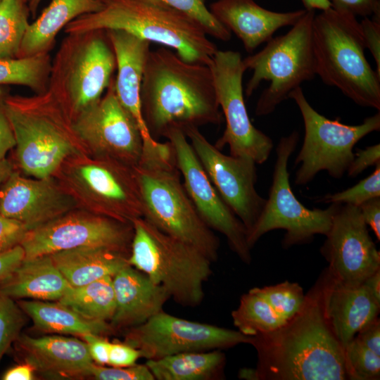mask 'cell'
Wrapping results in <instances>:
<instances>
[{
  "mask_svg": "<svg viewBox=\"0 0 380 380\" xmlns=\"http://www.w3.org/2000/svg\"><path fill=\"white\" fill-rule=\"evenodd\" d=\"M133 226L91 212L71 210L25 234V259L85 246L104 247L129 255Z\"/></svg>",
  "mask_w": 380,
  "mask_h": 380,
  "instance_id": "15",
  "label": "cell"
},
{
  "mask_svg": "<svg viewBox=\"0 0 380 380\" xmlns=\"http://www.w3.org/2000/svg\"><path fill=\"white\" fill-rule=\"evenodd\" d=\"M298 107L304 124V139L295 164V184L305 185L320 171L340 179L354 158L355 145L369 134L379 131L380 113L366 118L361 124L348 125L339 118L330 120L319 114L306 99L300 87L289 95Z\"/></svg>",
  "mask_w": 380,
  "mask_h": 380,
  "instance_id": "10",
  "label": "cell"
},
{
  "mask_svg": "<svg viewBox=\"0 0 380 380\" xmlns=\"http://www.w3.org/2000/svg\"><path fill=\"white\" fill-rule=\"evenodd\" d=\"M34 369L27 362L14 366L3 374V380H32L34 378Z\"/></svg>",
  "mask_w": 380,
  "mask_h": 380,
  "instance_id": "51",
  "label": "cell"
},
{
  "mask_svg": "<svg viewBox=\"0 0 380 380\" xmlns=\"http://www.w3.org/2000/svg\"><path fill=\"white\" fill-rule=\"evenodd\" d=\"M331 7L355 16L371 17L380 12L379 0H329Z\"/></svg>",
  "mask_w": 380,
  "mask_h": 380,
  "instance_id": "46",
  "label": "cell"
},
{
  "mask_svg": "<svg viewBox=\"0 0 380 380\" xmlns=\"http://www.w3.org/2000/svg\"><path fill=\"white\" fill-rule=\"evenodd\" d=\"M1 1V0H0Z\"/></svg>",
  "mask_w": 380,
  "mask_h": 380,
  "instance_id": "58",
  "label": "cell"
},
{
  "mask_svg": "<svg viewBox=\"0 0 380 380\" xmlns=\"http://www.w3.org/2000/svg\"><path fill=\"white\" fill-rule=\"evenodd\" d=\"M17 303L32 319L34 327L43 331L80 337L85 334L103 336L115 331L107 322L87 319L57 301L21 299Z\"/></svg>",
  "mask_w": 380,
  "mask_h": 380,
  "instance_id": "29",
  "label": "cell"
},
{
  "mask_svg": "<svg viewBox=\"0 0 380 380\" xmlns=\"http://www.w3.org/2000/svg\"><path fill=\"white\" fill-rule=\"evenodd\" d=\"M68 177L73 197L89 212L130 223L144 217V205L134 167L83 152L74 155Z\"/></svg>",
  "mask_w": 380,
  "mask_h": 380,
  "instance_id": "12",
  "label": "cell"
},
{
  "mask_svg": "<svg viewBox=\"0 0 380 380\" xmlns=\"http://www.w3.org/2000/svg\"><path fill=\"white\" fill-rule=\"evenodd\" d=\"M113 284L115 310L110 324L115 331L146 322L163 310L170 298L163 286L129 264L113 277Z\"/></svg>",
  "mask_w": 380,
  "mask_h": 380,
  "instance_id": "25",
  "label": "cell"
},
{
  "mask_svg": "<svg viewBox=\"0 0 380 380\" xmlns=\"http://www.w3.org/2000/svg\"><path fill=\"white\" fill-rule=\"evenodd\" d=\"M299 137L295 130L281 137L278 143L268 198L256 222L247 233L250 249L265 234L274 229L286 231L282 246L288 248L310 243L316 234L326 236L331 227L338 203H331L326 209H310L297 199L291 189L288 162L297 146Z\"/></svg>",
  "mask_w": 380,
  "mask_h": 380,
  "instance_id": "11",
  "label": "cell"
},
{
  "mask_svg": "<svg viewBox=\"0 0 380 380\" xmlns=\"http://www.w3.org/2000/svg\"><path fill=\"white\" fill-rule=\"evenodd\" d=\"M239 378L247 380H258L255 368H243L239 372Z\"/></svg>",
  "mask_w": 380,
  "mask_h": 380,
  "instance_id": "55",
  "label": "cell"
},
{
  "mask_svg": "<svg viewBox=\"0 0 380 380\" xmlns=\"http://www.w3.org/2000/svg\"><path fill=\"white\" fill-rule=\"evenodd\" d=\"M101 7V0H51L37 20L30 23L17 58L49 53L57 34L68 23Z\"/></svg>",
  "mask_w": 380,
  "mask_h": 380,
  "instance_id": "27",
  "label": "cell"
},
{
  "mask_svg": "<svg viewBox=\"0 0 380 380\" xmlns=\"http://www.w3.org/2000/svg\"><path fill=\"white\" fill-rule=\"evenodd\" d=\"M42 0H28L27 5L30 14L34 17Z\"/></svg>",
  "mask_w": 380,
  "mask_h": 380,
  "instance_id": "56",
  "label": "cell"
},
{
  "mask_svg": "<svg viewBox=\"0 0 380 380\" xmlns=\"http://www.w3.org/2000/svg\"><path fill=\"white\" fill-rule=\"evenodd\" d=\"M362 284L373 298L380 304V269L367 277Z\"/></svg>",
  "mask_w": 380,
  "mask_h": 380,
  "instance_id": "52",
  "label": "cell"
},
{
  "mask_svg": "<svg viewBox=\"0 0 380 380\" xmlns=\"http://www.w3.org/2000/svg\"><path fill=\"white\" fill-rule=\"evenodd\" d=\"M49 255L72 287L82 286L106 276L113 277L129 264V255L98 246L80 247Z\"/></svg>",
  "mask_w": 380,
  "mask_h": 380,
  "instance_id": "28",
  "label": "cell"
},
{
  "mask_svg": "<svg viewBox=\"0 0 380 380\" xmlns=\"http://www.w3.org/2000/svg\"><path fill=\"white\" fill-rule=\"evenodd\" d=\"M140 99L144 121L156 141L172 129L184 133L224 120L210 66L185 61L165 46L149 52Z\"/></svg>",
  "mask_w": 380,
  "mask_h": 380,
  "instance_id": "2",
  "label": "cell"
},
{
  "mask_svg": "<svg viewBox=\"0 0 380 380\" xmlns=\"http://www.w3.org/2000/svg\"><path fill=\"white\" fill-rule=\"evenodd\" d=\"M209 66L226 122L225 129L215 146L220 150L228 146L231 156L250 158L256 164L266 162L272 151L273 141L249 118L242 86L246 68L241 53L217 50Z\"/></svg>",
  "mask_w": 380,
  "mask_h": 380,
  "instance_id": "13",
  "label": "cell"
},
{
  "mask_svg": "<svg viewBox=\"0 0 380 380\" xmlns=\"http://www.w3.org/2000/svg\"><path fill=\"white\" fill-rule=\"evenodd\" d=\"M125 332L124 343L147 360L184 352L227 349L249 344L251 340L238 330L182 319L163 310Z\"/></svg>",
  "mask_w": 380,
  "mask_h": 380,
  "instance_id": "14",
  "label": "cell"
},
{
  "mask_svg": "<svg viewBox=\"0 0 380 380\" xmlns=\"http://www.w3.org/2000/svg\"><path fill=\"white\" fill-rule=\"evenodd\" d=\"M209 10L237 36L248 53L270 40L279 29L294 25L306 12L305 9L275 12L254 0H217L210 4Z\"/></svg>",
  "mask_w": 380,
  "mask_h": 380,
  "instance_id": "24",
  "label": "cell"
},
{
  "mask_svg": "<svg viewBox=\"0 0 380 380\" xmlns=\"http://www.w3.org/2000/svg\"><path fill=\"white\" fill-rule=\"evenodd\" d=\"M144 205V218L162 232L189 243L211 262L218 258L220 241L190 199L174 152L141 159L134 167Z\"/></svg>",
  "mask_w": 380,
  "mask_h": 380,
  "instance_id": "6",
  "label": "cell"
},
{
  "mask_svg": "<svg viewBox=\"0 0 380 380\" xmlns=\"http://www.w3.org/2000/svg\"><path fill=\"white\" fill-rule=\"evenodd\" d=\"M261 296L284 321L292 318L301 308L305 297L301 286L284 281L275 285L252 289Z\"/></svg>",
  "mask_w": 380,
  "mask_h": 380,
  "instance_id": "35",
  "label": "cell"
},
{
  "mask_svg": "<svg viewBox=\"0 0 380 380\" xmlns=\"http://www.w3.org/2000/svg\"><path fill=\"white\" fill-rule=\"evenodd\" d=\"M51 58L49 53L0 60V85H20L35 94L48 91Z\"/></svg>",
  "mask_w": 380,
  "mask_h": 380,
  "instance_id": "32",
  "label": "cell"
},
{
  "mask_svg": "<svg viewBox=\"0 0 380 380\" xmlns=\"http://www.w3.org/2000/svg\"><path fill=\"white\" fill-rule=\"evenodd\" d=\"M81 338L87 344L92 360L99 365H108L110 342L100 335L85 334Z\"/></svg>",
  "mask_w": 380,
  "mask_h": 380,
  "instance_id": "47",
  "label": "cell"
},
{
  "mask_svg": "<svg viewBox=\"0 0 380 380\" xmlns=\"http://www.w3.org/2000/svg\"><path fill=\"white\" fill-rule=\"evenodd\" d=\"M380 163V144L367 146L365 149H358L354 158L348 167L350 177H357L370 166Z\"/></svg>",
  "mask_w": 380,
  "mask_h": 380,
  "instance_id": "44",
  "label": "cell"
},
{
  "mask_svg": "<svg viewBox=\"0 0 380 380\" xmlns=\"http://www.w3.org/2000/svg\"><path fill=\"white\" fill-rule=\"evenodd\" d=\"M315 13L304 15L285 34L272 37L258 53L243 59L253 74L245 89L249 97L263 80L270 82L256 103V116L272 113L296 88L316 75L312 43V23Z\"/></svg>",
  "mask_w": 380,
  "mask_h": 380,
  "instance_id": "9",
  "label": "cell"
},
{
  "mask_svg": "<svg viewBox=\"0 0 380 380\" xmlns=\"http://www.w3.org/2000/svg\"><path fill=\"white\" fill-rule=\"evenodd\" d=\"M128 263L163 286L177 304L196 307L212 274L211 261L193 246L158 229L144 217L132 222Z\"/></svg>",
  "mask_w": 380,
  "mask_h": 380,
  "instance_id": "7",
  "label": "cell"
},
{
  "mask_svg": "<svg viewBox=\"0 0 380 380\" xmlns=\"http://www.w3.org/2000/svg\"><path fill=\"white\" fill-rule=\"evenodd\" d=\"M197 23L208 36L228 42L232 32L212 14L203 0H159Z\"/></svg>",
  "mask_w": 380,
  "mask_h": 380,
  "instance_id": "37",
  "label": "cell"
},
{
  "mask_svg": "<svg viewBox=\"0 0 380 380\" xmlns=\"http://www.w3.org/2000/svg\"><path fill=\"white\" fill-rule=\"evenodd\" d=\"M301 1L306 11L320 10L322 11L332 6L329 0H301Z\"/></svg>",
  "mask_w": 380,
  "mask_h": 380,
  "instance_id": "53",
  "label": "cell"
},
{
  "mask_svg": "<svg viewBox=\"0 0 380 380\" xmlns=\"http://www.w3.org/2000/svg\"><path fill=\"white\" fill-rule=\"evenodd\" d=\"M25 258L20 244L0 253V284L6 280Z\"/></svg>",
  "mask_w": 380,
  "mask_h": 380,
  "instance_id": "49",
  "label": "cell"
},
{
  "mask_svg": "<svg viewBox=\"0 0 380 380\" xmlns=\"http://www.w3.org/2000/svg\"><path fill=\"white\" fill-rule=\"evenodd\" d=\"M67 34L51 60L48 91L72 122L101 98L116 60L106 30Z\"/></svg>",
  "mask_w": 380,
  "mask_h": 380,
  "instance_id": "8",
  "label": "cell"
},
{
  "mask_svg": "<svg viewBox=\"0 0 380 380\" xmlns=\"http://www.w3.org/2000/svg\"><path fill=\"white\" fill-rule=\"evenodd\" d=\"M6 109L15 140L20 169L34 178H48L69 157L85 149L72 122L53 95H11Z\"/></svg>",
  "mask_w": 380,
  "mask_h": 380,
  "instance_id": "5",
  "label": "cell"
},
{
  "mask_svg": "<svg viewBox=\"0 0 380 380\" xmlns=\"http://www.w3.org/2000/svg\"><path fill=\"white\" fill-rule=\"evenodd\" d=\"M326 237L320 253L336 279L362 283L380 269V252L357 206L338 203Z\"/></svg>",
  "mask_w": 380,
  "mask_h": 380,
  "instance_id": "19",
  "label": "cell"
},
{
  "mask_svg": "<svg viewBox=\"0 0 380 380\" xmlns=\"http://www.w3.org/2000/svg\"><path fill=\"white\" fill-rule=\"evenodd\" d=\"M232 317L238 331L248 336L272 331L285 322L252 289L241 296L239 306L232 312Z\"/></svg>",
  "mask_w": 380,
  "mask_h": 380,
  "instance_id": "33",
  "label": "cell"
},
{
  "mask_svg": "<svg viewBox=\"0 0 380 380\" xmlns=\"http://www.w3.org/2000/svg\"><path fill=\"white\" fill-rule=\"evenodd\" d=\"M72 286L49 255L25 259L1 284L0 290L14 300H59Z\"/></svg>",
  "mask_w": 380,
  "mask_h": 380,
  "instance_id": "26",
  "label": "cell"
},
{
  "mask_svg": "<svg viewBox=\"0 0 380 380\" xmlns=\"http://www.w3.org/2000/svg\"><path fill=\"white\" fill-rule=\"evenodd\" d=\"M355 338L380 356V319L379 317L362 327L357 333Z\"/></svg>",
  "mask_w": 380,
  "mask_h": 380,
  "instance_id": "48",
  "label": "cell"
},
{
  "mask_svg": "<svg viewBox=\"0 0 380 380\" xmlns=\"http://www.w3.org/2000/svg\"><path fill=\"white\" fill-rule=\"evenodd\" d=\"M366 49L372 55L376 63V72L380 75V12L365 17L360 23Z\"/></svg>",
  "mask_w": 380,
  "mask_h": 380,
  "instance_id": "41",
  "label": "cell"
},
{
  "mask_svg": "<svg viewBox=\"0 0 380 380\" xmlns=\"http://www.w3.org/2000/svg\"><path fill=\"white\" fill-rule=\"evenodd\" d=\"M164 137L172 146L184 188L201 219L212 230L223 234L229 248L249 264L251 255L247 230L219 195L184 132L172 129Z\"/></svg>",
  "mask_w": 380,
  "mask_h": 380,
  "instance_id": "17",
  "label": "cell"
},
{
  "mask_svg": "<svg viewBox=\"0 0 380 380\" xmlns=\"http://www.w3.org/2000/svg\"><path fill=\"white\" fill-rule=\"evenodd\" d=\"M75 198L51 177L28 179L15 170L0 188V215L28 230L70 210Z\"/></svg>",
  "mask_w": 380,
  "mask_h": 380,
  "instance_id": "20",
  "label": "cell"
},
{
  "mask_svg": "<svg viewBox=\"0 0 380 380\" xmlns=\"http://www.w3.org/2000/svg\"><path fill=\"white\" fill-rule=\"evenodd\" d=\"M23 1H25V2H27V1H28V0H23Z\"/></svg>",
  "mask_w": 380,
  "mask_h": 380,
  "instance_id": "57",
  "label": "cell"
},
{
  "mask_svg": "<svg viewBox=\"0 0 380 380\" xmlns=\"http://www.w3.org/2000/svg\"><path fill=\"white\" fill-rule=\"evenodd\" d=\"M344 353L349 380L380 379V356L355 337L345 346Z\"/></svg>",
  "mask_w": 380,
  "mask_h": 380,
  "instance_id": "36",
  "label": "cell"
},
{
  "mask_svg": "<svg viewBox=\"0 0 380 380\" xmlns=\"http://www.w3.org/2000/svg\"><path fill=\"white\" fill-rule=\"evenodd\" d=\"M30 14L27 2L0 1V60L17 58L30 25Z\"/></svg>",
  "mask_w": 380,
  "mask_h": 380,
  "instance_id": "34",
  "label": "cell"
},
{
  "mask_svg": "<svg viewBox=\"0 0 380 380\" xmlns=\"http://www.w3.org/2000/svg\"><path fill=\"white\" fill-rule=\"evenodd\" d=\"M322 274L300 310L278 328L251 337L258 380H347L344 348L324 312Z\"/></svg>",
  "mask_w": 380,
  "mask_h": 380,
  "instance_id": "1",
  "label": "cell"
},
{
  "mask_svg": "<svg viewBox=\"0 0 380 380\" xmlns=\"http://www.w3.org/2000/svg\"><path fill=\"white\" fill-rule=\"evenodd\" d=\"M13 170V164L10 160L6 158L0 160V188Z\"/></svg>",
  "mask_w": 380,
  "mask_h": 380,
  "instance_id": "54",
  "label": "cell"
},
{
  "mask_svg": "<svg viewBox=\"0 0 380 380\" xmlns=\"http://www.w3.org/2000/svg\"><path fill=\"white\" fill-rule=\"evenodd\" d=\"M101 8L75 18L65 33L126 31L172 49L185 61L210 65L218 50L194 20L159 0H101Z\"/></svg>",
  "mask_w": 380,
  "mask_h": 380,
  "instance_id": "3",
  "label": "cell"
},
{
  "mask_svg": "<svg viewBox=\"0 0 380 380\" xmlns=\"http://www.w3.org/2000/svg\"><path fill=\"white\" fill-rule=\"evenodd\" d=\"M312 43L315 72L356 104L380 110V75L365 55L360 23L332 7L315 15Z\"/></svg>",
  "mask_w": 380,
  "mask_h": 380,
  "instance_id": "4",
  "label": "cell"
},
{
  "mask_svg": "<svg viewBox=\"0 0 380 380\" xmlns=\"http://www.w3.org/2000/svg\"><path fill=\"white\" fill-rule=\"evenodd\" d=\"M72 125L89 154L132 167L139 163L142 136L135 120L118 98L114 77L101 98L79 114Z\"/></svg>",
  "mask_w": 380,
  "mask_h": 380,
  "instance_id": "16",
  "label": "cell"
},
{
  "mask_svg": "<svg viewBox=\"0 0 380 380\" xmlns=\"http://www.w3.org/2000/svg\"><path fill=\"white\" fill-rule=\"evenodd\" d=\"M57 302L87 319L110 321L115 310L113 277L106 276L82 286L72 287Z\"/></svg>",
  "mask_w": 380,
  "mask_h": 380,
  "instance_id": "31",
  "label": "cell"
},
{
  "mask_svg": "<svg viewBox=\"0 0 380 380\" xmlns=\"http://www.w3.org/2000/svg\"><path fill=\"white\" fill-rule=\"evenodd\" d=\"M114 51L117 76L116 94L122 105L135 120L143 139V155L162 153L165 144L151 138L144 121L140 91L150 44L147 40L123 30H106Z\"/></svg>",
  "mask_w": 380,
  "mask_h": 380,
  "instance_id": "21",
  "label": "cell"
},
{
  "mask_svg": "<svg viewBox=\"0 0 380 380\" xmlns=\"http://www.w3.org/2000/svg\"><path fill=\"white\" fill-rule=\"evenodd\" d=\"M25 313L14 299L0 290V362L25 324Z\"/></svg>",
  "mask_w": 380,
  "mask_h": 380,
  "instance_id": "38",
  "label": "cell"
},
{
  "mask_svg": "<svg viewBox=\"0 0 380 380\" xmlns=\"http://www.w3.org/2000/svg\"><path fill=\"white\" fill-rule=\"evenodd\" d=\"M27 231L21 222L0 215V253L20 244Z\"/></svg>",
  "mask_w": 380,
  "mask_h": 380,
  "instance_id": "43",
  "label": "cell"
},
{
  "mask_svg": "<svg viewBox=\"0 0 380 380\" xmlns=\"http://www.w3.org/2000/svg\"><path fill=\"white\" fill-rule=\"evenodd\" d=\"M10 94L8 86L0 85V160L15 146L13 128L6 109V99Z\"/></svg>",
  "mask_w": 380,
  "mask_h": 380,
  "instance_id": "42",
  "label": "cell"
},
{
  "mask_svg": "<svg viewBox=\"0 0 380 380\" xmlns=\"http://www.w3.org/2000/svg\"><path fill=\"white\" fill-rule=\"evenodd\" d=\"M139 357L140 352L135 348L124 342H110L108 365L118 367H129L135 365Z\"/></svg>",
  "mask_w": 380,
  "mask_h": 380,
  "instance_id": "45",
  "label": "cell"
},
{
  "mask_svg": "<svg viewBox=\"0 0 380 380\" xmlns=\"http://www.w3.org/2000/svg\"><path fill=\"white\" fill-rule=\"evenodd\" d=\"M90 376L97 380H155L146 364H135L124 367H106L94 363L91 368Z\"/></svg>",
  "mask_w": 380,
  "mask_h": 380,
  "instance_id": "40",
  "label": "cell"
},
{
  "mask_svg": "<svg viewBox=\"0 0 380 380\" xmlns=\"http://www.w3.org/2000/svg\"><path fill=\"white\" fill-rule=\"evenodd\" d=\"M321 274L324 315L345 348L362 327L378 317L380 304L362 283L338 279L327 267Z\"/></svg>",
  "mask_w": 380,
  "mask_h": 380,
  "instance_id": "22",
  "label": "cell"
},
{
  "mask_svg": "<svg viewBox=\"0 0 380 380\" xmlns=\"http://www.w3.org/2000/svg\"><path fill=\"white\" fill-rule=\"evenodd\" d=\"M219 195L245 226L247 233L256 222L266 199L255 189V162L222 153L197 127L184 132Z\"/></svg>",
  "mask_w": 380,
  "mask_h": 380,
  "instance_id": "18",
  "label": "cell"
},
{
  "mask_svg": "<svg viewBox=\"0 0 380 380\" xmlns=\"http://www.w3.org/2000/svg\"><path fill=\"white\" fill-rule=\"evenodd\" d=\"M25 360L40 374L53 378L90 376L94 361L85 341L59 335H20L15 341Z\"/></svg>",
  "mask_w": 380,
  "mask_h": 380,
  "instance_id": "23",
  "label": "cell"
},
{
  "mask_svg": "<svg viewBox=\"0 0 380 380\" xmlns=\"http://www.w3.org/2000/svg\"><path fill=\"white\" fill-rule=\"evenodd\" d=\"M380 196V163L375 166L374 172L355 185L331 194H327L319 202L350 204L360 206L364 202Z\"/></svg>",
  "mask_w": 380,
  "mask_h": 380,
  "instance_id": "39",
  "label": "cell"
},
{
  "mask_svg": "<svg viewBox=\"0 0 380 380\" xmlns=\"http://www.w3.org/2000/svg\"><path fill=\"white\" fill-rule=\"evenodd\" d=\"M226 357L222 350L177 353L146 365L157 380H217L224 378Z\"/></svg>",
  "mask_w": 380,
  "mask_h": 380,
  "instance_id": "30",
  "label": "cell"
},
{
  "mask_svg": "<svg viewBox=\"0 0 380 380\" xmlns=\"http://www.w3.org/2000/svg\"><path fill=\"white\" fill-rule=\"evenodd\" d=\"M367 226L380 240V196L371 198L358 206Z\"/></svg>",
  "mask_w": 380,
  "mask_h": 380,
  "instance_id": "50",
  "label": "cell"
}]
</instances>
